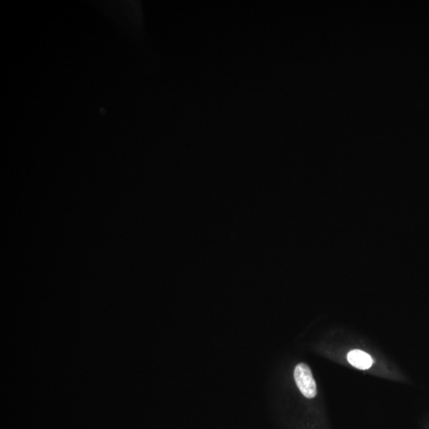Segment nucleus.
Segmentation results:
<instances>
[{"instance_id":"obj_1","label":"nucleus","mask_w":429,"mask_h":429,"mask_svg":"<svg viewBox=\"0 0 429 429\" xmlns=\"http://www.w3.org/2000/svg\"><path fill=\"white\" fill-rule=\"evenodd\" d=\"M294 378L298 388L304 396L313 398L317 396V384L313 378L311 370L305 363H300L294 370Z\"/></svg>"},{"instance_id":"obj_2","label":"nucleus","mask_w":429,"mask_h":429,"mask_svg":"<svg viewBox=\"0 0 429 429\" xmlns=\"http://www.w3.org/2000/svg\"><path fill=\"white\" fill-rule=\"evenodd\" d=\"M348 360L352 366L359 370H366L373 364L371 357L360 350H353L348 355Z\"/></svg>"}]
</instances>
